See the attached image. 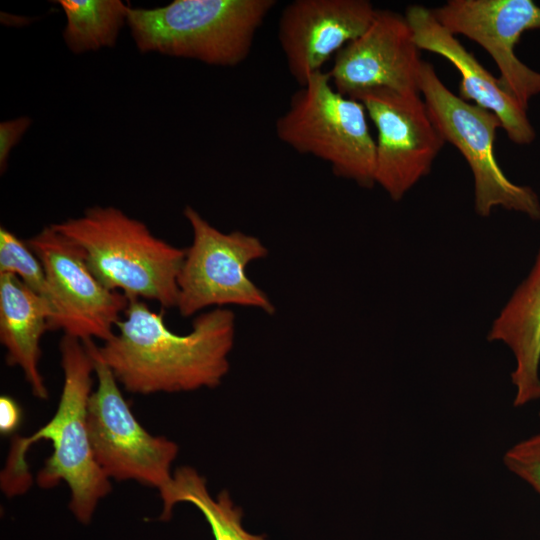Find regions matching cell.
Segmentation results:
<instances>
[{"instance_id":"5","label":"cell","mask_w":540,"mask_h":540,"mask_svg":"<svg viewBox=\"0 0 540 540\" xmlns=\"http://www.w3.org/2000/svg\"><path fill=\"white\" fill-rule=\"evenodd\" d=\"M367 116L360 101L339 93L329 73L320 71L292 95L275 130L298 153L327 162L336 176L369 189L376 184V140Z\"/></svg>"},{"instance_id":"18","label":"cell","mask_w":540,"mask_h":540,"mask_svg":"<svg viewBox=\"0 0 540 540\" xmlns=\"http://www.w3.org/2000/svg\"><path fill=\"white\" fill-rule=\"evenodd\" d=\"M66 25L62 36L74 54L113 47L130 6L120 0H58Z\"/></svg>"},{"instance_id":"17","label":"cell","mask_w":540,"mask_h":540,"mask_svg":"<svg viewBox=\"0 0 540 540\" xmlns=\"http://www.w3.org/2000/svg\"><path fill=\"white\" fill-rule=\"evenodd\" d=\"M159 494L163 505L162 521L172 517L177 504L190 503L203 514L215 540H267L243 527L242 510L233 503L227 491L212 497L206 479L192 467L176 469L171 482Z\"/></svg>"},{"instance_id":"3","label":"cell","mask_w":540,"mask_h":540,"mask_svg":"<svg viewBox=\"0 0 540 540\" xmlns=\"http://www.w3.org/2000/svg\"><path fill=\"white\" fill-rule=\"evenodd\" d=\"M51 225L82 249L89 270L107 289L129 301L176 307L185 249L155 236L142 221L113 206H93L80 217Z\"/></svg>"},{"instance_id":"14","label":"cell","mask_w":540,"mask_h":540,"mask_svg":"<svg viewBox=\"0 0 540 540\" xmlns=\"http://www.w3.org/2000/svg\"><path fill=\"white\" fill-rule=\"evenodd\" d=\"M420 50L442 56L460 73L459 97L494 113L515 144L528 145L536 138L527 110L436 18L433 9L413 4L404 14Z\"/></svg>"},{"instance_id":"1","label":"cell","mask_w":540,"mask_h":540,"mask_svg":"<svg viewBox=\"0 0 540 540\" xmlns=\"http://www.w3.org/2000/svg\"><path fill=\"white\" fill-rule=\"evenodd\" d=\"M234 337L229 309L201 313L190 332L178 334L168 328L163 309L130 300L113 336L100 347L92 341V348L126 391L175 393L218 386L229 371Z\"/></svg>"},{"instance_id":"6","label":"cell","mask_w":540,"mask_h":540,"mask_svg":"<svg viewBox=\"0 0 540 540\" xmlns=\"http://www.w3.org/2000/svg\"><path fill=\"white\" fill-rule=\"evenodd\" d=\"M183 215L193 238L178 276L179 314L192 317L203 309L228 305L274 314L268 295L247 274L249 264L268 255L261 240L241 231L224 233L189 205Z\"/></svg>"},{"instance_id":"15","label":"cell","mask_w":540,"mask_h":540,"mask_svg":"<svg viewBox=\"0 0 540 540\" xmlns=\"http://www.w3.org/2000/svg\"><path fill=\"white\" fill-rule=\"evenodd\" d=\"M506 344L515 358L513 405L540 400V249L528 276L513 292L488 333Z\"/></svg>"},{"instance_id":"19","label":"cell","mask_w":540,"mask_h":540,"mask_svg":"<svg viewBox=\"0 0 540 540\" xmlns=\"http://www.w3.org/2000/svg\"><path fill=\"white\" fill-rule=\"evenodd\" d=\"M13 274L50 305L44 267L37 255L6 227H0V274ZM52 310V308H51Z\"/></svg>"},{"instance_id":"16","label":"cell","mask_w":540,"mask_h":540,"mask_svg":"<svg viewBox=\"0 0 540 540\" xmlns=\"http://www.w3.org/2000/svg\"><path fill=\"white\" fill-rule=\"evenodd\" d=\"M52 310L49 303L17 276L0 274V342L6 362L19 367L38 399L48 398V389L39 370L40 340L49 330Z\"/></svg>"},{"instance_id":"10","label":"cell","mask_w":540,"mask_h":540,"mask_svg":"<svg viewBox=\"0 0 540 540\" xmlns=\"http://www.w3.org/2000/svg\"><path fill=\"white\" fill-rule=\"evenodd\" d=\"M355 99L377 129L375 183L393 201H400L431 171L446 142L421 94L374 89Z\"/></svg>"},{"instance_id":"21","label":"cell","mask_w":540,"mask_h":540,"mask_svg":"<svg viewBox=\"0 0 540 540\" xmlns=\"http://www.w3.org/2000/svg\"><path fill=\"white\" fill-rule=\"evenodd\" d=\"M32 120L27 116L0 123V171L4 173L12 148L28 130Z\"/></svg>"},{"instance_id":"23","label":"cell","mask_w":540,"mask_h":540,"mask_svg":"<svg viewBox=\"0 0 540 540\" xmlns=\"http://www.w3.org/2000/svg\"><path fill=\"white\" fill-rule=\"evenodd\" d=\"M539 416H540V412H539Z\"/></svg>"},{"instance_id":"13","label":"cell","mask_w":540,"mask_h":540,"mask_svg":"<svg viewBox=\"0 0 540 540\" xmlns=\"http://www.w3.org/2000/svg\"><path fill=\"white\" fill-rule=\"evenodd\" d=\"M376 11L368 0H295L286 5L278 40L291 76L303 86L366 31Z\"/></svg>"},{"instance_id":"2","label":"cell","mask_w":540,"mask_h":540,"mask_svg":"<svg viewBox=\"0 0 540 540\" xmlns=\"http://www.w3.org/2000/svg\"><path fill=\"white\" fill-rule=\"evenodd\" d=\"M59 350L64 382L56 412L35 433L13 438L0 484L7 496L25 493L32 484L26 453L39 440H49L53 451L36 482L41 488L65 482L71 493V512L79 522L88 524L99 501L111 491L110 479L95 459L87 425L94 360L87 345L71 336L63 335Z\"/></svg>"},{"instance_id":"9","label":"cell","mask_w":540,"mask_h":540,"mask_svg":"<svg viewBox=\"0 0 540 540\" xmlns=\"http://www.w3.org/2000/svg\"><path fill=\"white\" fill-rule=\"evenodd\" d=\"M26 242L45 270L52 308L49 330L82 342L110 339L129 304L126 296L103 286L82 249L52 225Z\"/></svg>"},{"instance_id":"4","label":"cell","mask_w":540,"mask_h":540,"mask_svg":"<svg viewBox=\"0 0 540 540\" xmlns=\"http://www.w3.org/2000/svg\"><path fill=\"white\" fill-rule=\"evenodd\" d=\"M274 0H174L152 9L130 8L127 25L142 53L232 67L249 55Z\"/></svg>"},{"instance_id":"7","label":"cell","mask_w":540,"mask_h":540,"mask_svg":"<svg viewBox=\"0 0 540 540\" xmlns=\"http://www.w3.org/2000/svg\"><path fill=\"white\" fill-rule=\"evenodd\" d=\"M420 91L445 142L458 149L471 169L476 213L487 217L493 208L501 207L539 221L537 193L509 180L496 160L494 142L497 129L501 128L498 117L455 95L427 61L422 64Z\"/></svg>"},{"instance_id":"8","label":"cell","mask_w":540,"mask_h":540,"mask_svg":"<svg viewBox=\"0 0 540 540\" xmlns=\"http://www.w3.org/2000/svg\"><path fill=\"white\" fill-rule=\"evenodd\" d=\"M84 342L93 360L97 387L88 401L87 425L95 459L109 479L134 480L162 491L171 482L175 442L143 428L124 399L110 368Z\"/></svg>"},{"instance_id":"11","label":"cell","mask_w":540,"mask_h":540,"mask_svg":"<svg viewBox=\"0 0 540 540\" xmlns=\"http://www.w3.org/2000/svg\"><path fill=\"white\" fill-rule=\"evenodd\" d=\"M433 12L452 34L489 53L501 87L528 110L530 100L540 94V73L516 56L515 46L524 32L540 30V6L532 0H448Z\"/></svg>"},{"instance_id":"22","label":"cell","mask_w":540,"mask_h":540,"mask_svg":"<svg viewBox=\"0 0 540 540\" xmlns=\"http://www.w3.org/2000/svg\"><path fill=\"white\" fill-rule=\"evenodd\" d=\"M21 408L10 396L0 397V432L7 435L14 432L21 423Z\"/></svg>"},{"instance_id":"12","label":"cell","mask_w":540,"mask_h":540,"mask_svg":"<svg viewBox=\"0 0 540 540\" xmlns=\"http://www.w3.org/2000/svg\"><path fill=\"white\" fill-rule=\"evenodd\" d=\"M420 51L404 15L377 9L366 31L335 55L328 73L334 88L353 99L374 89L421 94Z\"/></svg>"},{"instance_id":"20","label":"cell","mask_w":540,"mask_h":540,"mask_svg":"<svg viewBox=\"0 0 540 540\" xmlns=\"http://www.w3.org/2000/svg\"><path fill=\"white\" fill-rule=\"evenodd\" d=\"M503 463L540 496V432L510 447Z\"/></svg>"}]
</instances>
